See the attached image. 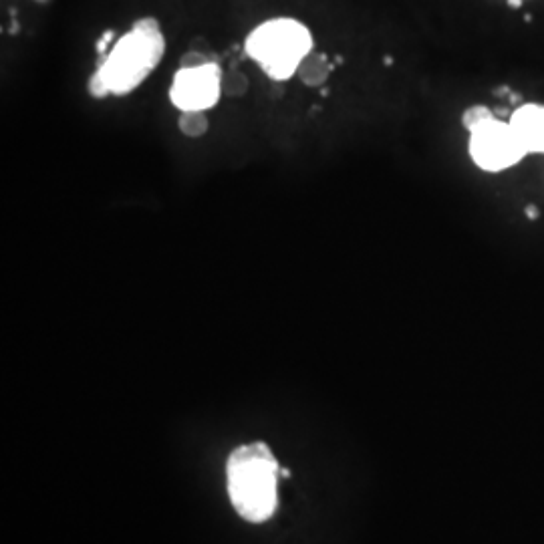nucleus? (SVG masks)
Here are the masks:
<instances>
[{"mask_svg":"<svg viewBox=\"0 0 544 544\" xmlns=\"http://www.w3.org/2000/svg\"><path fill=\"white\" fill-rule=\"evenodd\" d=\"M35 3H37V5H51L53 0H35Z\"/></svg>","mask_w":544,"mask_h":544,"instance_id":"13","label":"nucleus"},{"mask_svg":"<svg viewBox=\"0 0 544 544\" xmlns=\"http://www.w3.org/2000/svg\"><path fill=\"white\" fill-rule=\"evenodd\" d=\"M510 125L526 152L532 154L544 152V105L538 103L522 105L512 115Z\"/></svg>","mask_w":544,"mask_h":544,"instance_id":"6","label":"nucleus"},{"mask_svg":"<svg viewBox=\"0 0 544 544\" xmlns=\"http://www.w3.org/2000/svg\"><path fill=\"white\" fill-rule=\"evenodd\" d=\"M222 97V69L218 61L196 69H178L170 87V99L180 111L212 109Z\"/></svg>","mask_w":544,"mask_h":544,"instance_id":"5","label":"nucleus"},{"mask_svg":"<svg viewBox=\"0 0 544 544\" xmlns=\"http://www.w3.org/2000/svg\"><path fill=\"white\" fill-rule=\"evenodd\" d=\"M248 91V79L240 71L222 73V95L226 97H242Z\"/></svg>","mask_w":544,"mask_h":544,"instance_id":"9","label":"nucleus"},{"mask_svg":"<svg viewBox=\"0 0 544 544\" xmlns=\"http://www.w3.org/2000/svg\"><path fill=\"white\" fill-rule=\"evenodd\" d=\"M111 39H113V33L111 31H107L103 37H101V41H99V45H97V51H99V55L101 57H105L107 53V47H109V43H111Z\"/></svg>","mask_w":544,"mask_h":544,"instance_id":"12","label":"nucleus"},{"mask_svg":"<svg viewBox=\"0 0 544 544\" xmlns=\"http://www.w3.org/2000/svg\"><path fill=\"white\" fill-rule=\"evenodd\" d=\"M492 119H494L492 111L488 107H484V105H474V107L466 109L464 115H462V123L470 133H474L476 129H480L482 125H486Z\"/></svg>","mask_w":544,"mask_h":544,"instance_id":"10","label":"nucleus"},{"mask_svg":"<svg viewBox=\"0 0 544 544\" xmlns=\"http://www.w3.org/2000/svg\"><path fill=\"white\" fill-rule=\"evenodd\" d=\"M87 93H89L93 99H105V97L111 95V91H109L105 79H103L97 71H95V73L89 77V81H87Z\"/></svg>","mask_w":544,"mask_h":544,"instance_id":"11","label":"nucleus"},{"mask_svg":"<svg viewBox=\"0 0 544 544\" xmlns=\"http://www.w3.org/2000/svg\"><path fill=\"white\" fill-rule=\"evenodd\" d=\"M166 39L158 19L144 17L135 21L113 49L99 59L97 73L105 79L111 95L123 97L138 89L162 63Z\"/></svg>","mask_w":544,"mask_h":544,"instance_id":"2","label":"nucleus"},{"mask_svg":"<svg viewBox=\"0 0 544 544\" xmlns=\"http://www.w3.org/2000/svg\"><path fill=\"white\" fill-rule=\"evenodd\" d=\"M281 466L264 442L236 448L226 464L228 496L240 518L262 524L279 506Z\"/></svg>","mask_w":544,"mask_h":544,"instance_id":"1","label":"nucleus"},{"mask_svg":"<svg viewBox=\"0 0 544 544\" xmlns=\"http://www.w3.org/2000/svg\"><path fill=\"white\" fill-rule=\"evenodd\" d=\"M297 75L307 87H321L331 75V63L323 53H309L297 69Z\"/></svg>","mask_w":544,"mask_h":544,"instance_id":"7","label":"nucleus"},{"mask_svg":"<svg viewBox=\"0 0 544 544\" xmlns=\"http://www.w3.org/2000/svg\"><path fill=\"white\" fill-rule=\"evenodd\" d=\"M178 129H180L182 135H186V138H190V140L204 138V135H206L208 129H210L208 113L202 111V109H188V111H182L180 117H178Z\"/></svg>","mask_w":544,"mask_h":544,"instance_id":"8","label":"nucleus"},{"mask_svg":"<svg viewBox=\"0 0 544 544\" xmlns=\"http://www.w3.org/2000/svg\"><path fill=\"white\" fill-rule=\"evenodd\" d=\"M313 51L311 31L295 19H270L246 39V53L272 81H289Z\"/></svg>","mask_w":544,"mask_h":544,"instance_id":"3","label":"nucleus"},{"mask_svg":"<svg viewBox=\"0 0 544 544\" xmlns=\"http://www.w3.org/2000/svg\"><path fill=\"white\" fill-rule=\"evenodd\" d=\"M528 152L516 138L510 123L492 119L470 138V156L486 172H502L516 166Z\"/></svg>","mask_w":544,"mask_h":544,"instance_id":"4","label":"nucleus"}]
</instances>
